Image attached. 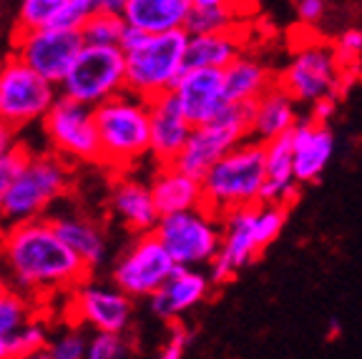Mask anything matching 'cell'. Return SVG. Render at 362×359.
<instances>
[{
  "label": "cell",
  "mask_w": 362,
  "mask_h": 359,
  "mask_svg": "<svg viewBox=\"0 0 362 359\" xmlns=\"http://www.w3.org/2000/svg\"><path fill=\"white\" fill-rule=\"evenodd\" d=\"M3 276L35 302L68 294L90 276L86 261L63 242L48 219L25 221L0 231Z\"/></svg>",
  "instance_id": "1"
},
{
  "label": "cell",
  "mask_w": 362,
  "mask_h": 359,
  "mask_svg": "<svg viewBox=\"0 0 362 359\" xmlns=\"http://www.w3.org/2000/svg\"><path fill=\"white\" fill-rule=\"evenodd\" d=\"M98 129V166L124 174L151 156V118H148V98L121 90L96 108Z\"/></svg>",
  "instance_id": "2"
},
{
  "label": "cell",
  "mask_w": 362,
  "mask_h": 359,
  "mask_svg": "<svg viewBox=\"0 0 362 359\" xmlns=\"http://www.w3.org/2000/svg\"><path fill=\"white\" fill-rule=\"evenodd\" d=\"M71 184L74 163H68L51 148L40 153L33 151L0 206V231L25 221L48 219L53 206L66 199Z\"/></svg>",
  "instance_id": "3"
},
{
  "label": "cell",
  "mask_w": 362,
  "mask_h": 359,
  "mask_svg": "<svg viewBox=\"0 0 362 359\" xmlns=\"http://www.w3.org/2000/svg\"><path fill=\"white\" fill-rule=\"evenodd\" d=\"M267 181L264 141L249 136L202 176L204 206L216 216L262 204Z\"/></svg>",
  "instance_id": "4"
},
{
  "label": "cell",
  "mask_w": 362,
  "mask_h": 359,
  "mask_svg": "<svg viewBox=\"0 0 362 359\" xmlns=\"http://www.w3.org/2000/svg\"><path fill=\"white\" fill-rule=\"evenodd\" d=\"M187 30L148 33L141 43L126 53V88L144 98H156L174 90L176 81L187 71Z\"/></svg>",
  "instance_id": "5"
},
{
  "label": "cell",
  "mask_w": 362,
  "mask_h": 359,
  "mask_svg": "<svg viewBox=\"0 0 362 359\" xmlns=\"http://www.w3.org/2000/svg\"><path fill=\"white\" fill-rule=\"evenodd\" d=\"M58 90L68 98L96 108L126 90V53L121 45L86 43Z\"/></svg>",
  "instance_id": "6"
},
{
  "label": "cell",
  "mask_w": 362,
  "mask_h": 359,
  "mask_svg": "<svg viewBox=\"0 0 362 359\" xmlns=\"http://www.w3.org/2000/svg\"><path fill=\"white\" fill-rule=\"evenodd\" d=\"M61 90L18 56L0 61V118L13 129L40 124Z\"/></svg>",
  "instance_id": "7"
},
{
  "label": "cell",
  "mask_w": 362,
  "mask_h": 359,
  "mask_svg": "<svg viewBox=\"0 0 362 359\" xmlns=\"http://www.w3.org/2000/svg\"><path fill=\"white\" fill-rule=\"evenodd\" d=\"M156 236L164 242L179 266H211L221 249V216L206 206L161 216Z\"/></svg>",
  "instance_id": "8"
},
{
  "label": "cell",
  "mask_w": 362,
  "mask_h": 359,
  "mask_svg": "<svg viewBox=\"0 0 362 359\" xmlns=\"http://www.w3.org/2000/svg\"><path fill=\"white\" fill-rule=\"evenodd\" d=\"M40 131L48 141V148L68 163H98L101 148L93 106L61 93L40 121Z\"/></svg>",
  "instance_id": "9"
},
{
  "label": "cell",
  "mask_w": 362,
  "mask_h": 359,
  "mask_svg": "<svg viewBox=\"0 0 362 359\" xmlns=\"http://www.w3.org/2000/svg\"><path fill=\"white\" fill-rule=\"evenodd\" d=\"M252 136V103H229L221 116L194 126L187 146L181 148L176 166L202 179L224 153Z\"/></svg>",
  "instance_id": "10"
},
{
  "label": "cell",
  "mask_w": 362,
  "mask_h": 359,
  "mask_svg": "<svg viewBox=\"0 0 362 359\" xmlns=\"http://www.w3.org/2000/svg\"><path fill=\"white\" fill-rule=\"evenodd\" d=\"M176 261L156 236V231L134 234V242L116 257L111 281L134 299H148L176 271Z\"/></svg>",
  "instance_id": "11"
},
{
  "label": "cell",
  "mask_w": 362,
  "mask_h": 359,
  "mask_svg": "<svg viewBox=\"0 0 362 359\" xmlns=\"http://www.w3.org/2000/svg\"><path fill=\"white\" fill-rule=\"evenodd\" d=\"M86 45L78 28L45 25V28H25L13 35V56L28 63L43 78L61 83Z\"/></svg>",
  "instance_id": "12"
},
{
  "label": "cell",
  "mask_w": 362,
  "mask_h": 359,
  "mask_svg": "<svg viewBox=\"0 0 362 359\" xmlns=\"http://www.w3.org/2000/svg\"><path fill=\"white\" fill-rule=\"evenodd\" d=\"M68 297V319L78 322L86 329L96 331H129L134 322L136 299L126 294L124 289L113 284L83 279L74 286Z\"/></svg>",
  "instance_id": "13"
},
{
  "label": "cell",
  "mask_w": 362,
  "mask_h": 359,
  "mask_svg": "<svg viewBox=\"0 0 362 359\" xmlns=\"http://www.w3.org/2000/svg\"><path fill=\"white\" fill-rule=\"evenodd\" d=\"M342 81L345 73L337 61L334 45L315 40L294 53L279 78V86H284L300 103H317L320 98L337 95Z\"/></svg>",
  "instance_id": "14"
},
{
  "label": "cell",
  "mask_w": 362,
  "mask_h": 359,
  "mask_svg": "<svg viewBox=\"0 0 362 359\" xmlns=\"http://www.w3.org/2000/svg\"><path fill=\"white\" fill-rule=\"evenodd\" d=\"M257 206H244L221 216V249L211 261V281L224 284L249 266L264 249L257 236Z\"/></svg>",
  "instance_id": "15"
},
{
  "label": "cell",
  "mask_w": 362,
  "mask_h": 359,
  "mask_svg": "<svg viewBox=\"0 0 362 359\" xmlns=\"http://www.w3.org/2000/svg\"><path fill=\"white\" fill-rule=\"evenodd\" d=\"M171 93L194 126L209 124L229 106L221 68H187Z\"/></svg>",
  "instance_id": "16"
},
{
  "label": "cell",
  "mask_w": 362,
  "mask_h": 359,
  "mask_svg": "<svg viewBox=\"0 0 362 359\" xmlns=\"http://www.w3.org/2000/svg\"><path fill=\"white\" fill-rule=\"evenodd\" d=\"M108 208H111L113 219L119 221L131 234H146L153 231L161 219L151 194V184L131 171H124L113 179L111 196H108Z\"/></svg>",
  "instance_id": "17"
},
{
  "label": "cell",
  "mask_w": 362,
  "mask_h": 359,
  "mask_svg": "<svg viewBox=\"0 0 362 359\" xmlns=\"http://www.w3.org/2000/svg\"><path fill=\"white\" fill-rule=\"evenodd\" d=\"M148 118H151V156L156 163H174L181 148L187 146L194 124L184 113L176 95L161 93L148 98Z\"/></svg>",
  "instance_id": "18"
},
{
  "label": "cell",
  "mask_w": 362,
  "mask_h": 359,
  "mask_svg": "<svg viewBox=\"0 0 362 359\" xmlns=\"http://www.w3.org/2000/svg\"><path fill=\"white\" fill-rule=\"evenodd\" d=\"M211 284H214L211 276L199 271L197 266H176V271L166 279V284L153 297H148L153 317L164 322L181 319L187 312H192L206 299Z\"/></svg>",
  "instance_id": "19"
},
{
  "label": "cell",
  "mask_w": 362,
  "mask_h": 359,
  "mask_svg": "<svg viewBox=\"0 0 362 359\" xmlns=\"http://www.w3.org/2000/svg\"><path fill=\"white\" fill-rule=\"evenodd\" d=\"M294 176L300 184H312L325 174L334 156V134L329 124L307 118L294 126L292 134Z\"/></svg>",
  "instance_id": "20"
},
{
  "label": "cell",
  "mask_w": 362,
  "mask_h": 359,
  "mask_svg": "<svg viewBox=\"0 0 362 359\" xmlns=\"http://www.w3.org/2000/svg\"><path fill=\"white\" fill-rule=\"evenodd\" d=\"M48 221L56 226V231L63 236V242L83 259L90 271L103 266V261L108 259V239L103 226L96 219H90V216H86L83 211H76V208H66V211H51Z\"/></svg>",
  "instance_id": "21"
},
{
  "label": "cell",
  "mask_w": 362,
  "mask_h": 359,
  "mask_svg": "<svg viewBox=\"0 0 362 359\" xmlns=\"http://www.w3.org/2000/svg\"><path fill=\"white\" fill-rule=\"evenodd\" d=\"M151 194L161 216L187 208L204 206L202 179L184 171L176 163H158V171L151 176Z\"/></svg>",
  "instance_id": "22"
},
{
  "label": "cell",
  "mask_w": 362,
  "mask_h": 359,
  "mask_svg": "<svg viewBox=\"0 0 362 359\" xmlns=\"http://www.w3.org/2000/svg\"><path fill=\"white\" fill-rule=\"evenodd\" d=\"M297 98L284 86H272L252 103V136L259 141H272L287 136L300 124Z\"/></svg>",
  "instance_id": "23"
},
{
  "label": "cell",
  "mask_w": 362,
  "mask_h": 359,
  "mask_svg": "<svg viewBox=\"0 0 362 359\" xmlns=\"http://www.w3.org/2000/svg\"><path fill=\"white\" fill-rule=\"evenodd\" d=\"M267 148V181L262 191V201L267 204H289L297 199V176H294V153L292 136H279L264 143Z\"/></svg>",
  "instance_id": "24"
},
{
  "label": "cell",
  "mask_w": 362,
  "mask_h": 359,
  "mask_svg": "<svg viewBox=\"0 0 362 359\" xmlns=\"http://www.w3.org/2000/svg\"><path fill=\"white\" fill-rule=\"evenodd\" d=\"M194 11V0H131L124 11L126 23L146 33L187 30V20Z\"/></svg>",
  "instance_id": "25"
},
{
  "label": "cell",
  "mask_w": 362,
  "mask_h": 359,
  "mask_svg": "<svg viewBox=\"0 0 362 359\" xmlns=\"http://www.w3.org/2000/svg\"><path fill=\"white\" fill-rule=\"evenodd\" d=\"M274 86V73L257 56L242 53L224 68V90L229 103H255L267 88Z\"/></svg>",
  "instance_id": "26"
},
{
  "label": "cell",
  "mask_w": 362,
  "mask_h": 359,
  "mask_svg": "<svg viewBox=\"0 0 362 359\" xmlns=\"http://www.w3.org/2000/svg\"><path fill=\"white\" fill-rule=\"evenodd\" d=\"M242 53L244 45L237 28L216 30V33H197L189 35L187 68H221L224 71Z\"/></svg>",
  "instance_id": "27"
},
{
  "label": "cell",
  "mask_w": 362,
  "mask_h": 359,
  "mask_svg": "<svg viewBox=\"0 0 362 359\" xmlns=\"http://www.w3.org/2000/svg\"><path fill=\"white\" fill-rule=\"evenodd\" d=\"M51 339V324L38 312L30 317L21 329L0 339V359H25V357H43L45 347Z\"/></svg>",
  "instance_id": "28"
},
{
  "label": "cell",
  "mask_w": 362,
  "mask_h": 359,
  "mask_svg": "<svg viewBox=\"0 0 362 359\" xmlns=\"http://www.w3.org/2000/svg\"><path fill=\"white\" fill-rule=\"evenodd\" d=\"M43 304L35 302L33 297L23 294L21 289H3L0 292V339L13 334L16 329H21L30 317H35L38 312H43Z\"/></svg>",
  "instance_id": "29"
},
{
  "label": "cell",
  "mask_w": 362,
  "mask_h": 359,
  "mask_svg": "<svg viewBox=\"0 0 362 359\" xmlns=\"http://www.w3.org/2000/svg\"><path fill=\"white\" fill-rule=\"evenodd\" d=\"M88 337L90 329H86L78 322L66 319L56 331H51L48 347H45L43 357L51 359H83L88 357Z\"/></svg>",
  "instance_id": "30"
},
{
  "label": "cell",
  "mask_w": 362,
  "mask_h": 359,
  "mask_svg": "<svg viewBox=\"0 0 362 359\" xmlns=\"http://www.w3.org/2000/svg\"><path fill=\"white\" fill-rule=\"evenodd\" d=\"M239 8L232 6H194L187 20V33H216V30L237 28Z\"/></svg>",
  "instance_id": "31"
},
{
  "label": "cell",
  "mask_w": 362,
  "mask_h": 359,
  "mask_svg": "<svg viewBox=\"0 0 362 359\" xmlns=\"http://www.w3.org/2000/svg\"><path fill=\"white\" fill-rule=\"evenodd\" d=\"M68 0H21L16 13V28H45L56 25Z\"/></svg>",
  "instance_id": "32"
},
{
  "label": "cell",
  "mask_w": 362,
  "mask_h": 359,
  "mask_svg": "<svg viewBox=\"0 0 362 359\" xmlns=\"http://www.w3.org/2000/svg\"><path fill=\"white\" fill-rule=\"evenodd\" d=\"M126 30V18L121 13L111 11H98L96 16H90L81 33H83L86 43L93 45H119L121 35Z\"/></svg>",
  "instance_id": "33"
},
{
  "label": "cell",
  "mask_w": 362,
  "mask_h": 359,
  "mask_svg": "<svg viewBox=\"0 0 362 359\" xmlns=\"http://www.w3.org/2000/svg\"><path fill=\"white\" fill-rule=\"evenodd\" d=\"M134 354V342L126 337V331H106L96 329L88 337V357L90 359H124Z\"/></svg>",
  "instance_id": "34"
},
{
  "label": "cell",
  "mask_w": 362,
  "mask_h": 359,
  "mask_svg": "<svg viewBox=\"0 0 362 359\" xmlns=\"http://www.w3.org/2000/svg\"><path fill=\"white\" fill-rule=\"evenodd\" d=\"M334 53H337V61L342 66V73H357L362 66V30H345L334 43Z\"/></svg>",
  "instance_id": "35"
},
{
  "label": "cell",
  "mask_w": 362,
  "mask_h": 359,
  "mask_svg": "<svg viewBox=\"0 0 362 359\" xmlns=\"http://www.w3.org/2000/svg\"><path fill=\"white\" fill-rule=\"evenodd\" d=\"M30 153H33V151H30L25 143H18V146L13 148L6 158H0V206H3V201H6L13 181L18 179L21 169L25 166V161L30 158Z\"/></svg>",
  "instance_id": "36"
},
{
  "label": "cell",
  "mask_w": 362,
  "mask_h": 359,
  "mask_svg": "<svg viewBox=\"0 0 362 359\" xmlns=\"http://www.w3.org/2000/svg\"><path fill=\"white\" fill-rule=\"evenodd\" d=\"M98 11H101L98 0H68L56 25H63V28H78L81 30L86 23H88V18L96 16Z\"/></svg>",
  "instance_id": "37"
},
{
  "label": "cell",
  "mask_w": 362,
  "mask_h": 359,
  "mask_svg": "<svg viewBox=\"0 0 362 359\" xmlns=\"http://www.w3.org/2000/svg\"><path fill=\"white\" fill-rule=\"evenodd\" d=\"M189 342H192V334H189V329L184 324H181L179 319L176 322H169V334H166V342L164 347H161V357L164 359H179L187 354V347Z\"/></svg>",
  "instance_id": "38"
},
{
  "label": "cell",
  "mask_w": 362,
  "mask_h": 359,
  "mask_svg": "<svg viewBox=\"0 0 362 359\" xmlns=\"http://www.w3.org/2000/svg\"><path fill=\"white\" fill-rule=\"evenodd\" d=\"M297 13H300V20L305 25H315L325 16V0H300L297 3Z\"/></svg>",
  "instance_id": "39"
},
{
  "label": "cell",
  "mask_w": 362,
  "mask_h": 359,
  "mask_svg": "<svg viewBox=\"0 0 362 359\" xmlns=\"http://www.w3.org/2000/svg\"><path fill=\"white\" fill-rule=\"evenodd\" d=\"M334 111H337V95H327V98H320L317 103H312L310 118H315V121H320V124H329Z\"/></svg>",
  "instance_id": "40"
},
{
  "label": "cell",
  "mask_w": 362,
  "mask_h": 359,
  "mask_svg": "<svg viewBox=\"0 0 362 359\" xmlns=\"http://www.w3.org/2000/svg\"><path fill=\"white\" fill-rule=\"evenodd\" d=\"M18 143H21V141H18V129H13L11 124H6V121L0 118V158H6Z\"/></svg>",
  "instance_id": "41"
},
{
  "label": "cell",
  "mask_w": 362,
  "mask_h": 359,
  "mask_svg": "<svg viewBox=\"0 0 362 359\" xmlns=\"http://www.w3.org/2000/svg\"><path fill=\"white\" fill-rule=\"evenodd\" d=\"M131 0H98V6H101V11H111V13H121L124 16V11L129 8Z\"/></svg>",
  "instance_id": "42"
},
{
  "label": "cell",
  "mask_w": 362,
  "mask_h": 359,
  "mask_svg": "<svg viewBox=\"0 0 362 359\" xmlns=\"http://www.w3.org/2000/svg\"><path fill=\"white\" fill-rule=\"evenodd\" d=\"M237 3L239 0H194V6H232V8H239Z\"/></svg>",
  "instance_id": "43"
},
{
  "label": "cell",
  "mask_w": 362,
  "mask_h": 359,
  "mask_svg": "<svg viewBox=\"0 0 362 359\" xmlns=\"http://www.w3.org/2000/svg\"><path fill=\"white\" fill-rule=\"evenodd\" d=\"M3 289H8V279L3 274H0V292H3Z\"/></svg>",
  "instance_id": "44"
}]
</instances>
